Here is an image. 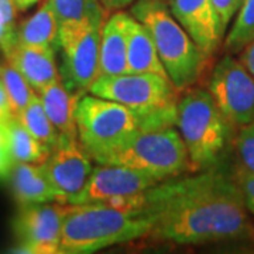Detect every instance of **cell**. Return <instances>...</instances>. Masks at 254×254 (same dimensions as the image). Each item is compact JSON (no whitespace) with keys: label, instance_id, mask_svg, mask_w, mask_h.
Returning <instances> with one entry per match:
<instances>
[{"label":"cell","instance_id":"cell-1","mask_svg":"<svg viewBox=\"0 0 254 254\" xmlns=\"http://www.w3.org/2000/svg\"><path fill=\"white\" fill-rule=\"evenodd\" d=\"M150 236L177 245H205L250 235L247 206L237 181L219 171L153 187Z\"/></svg>","mask_w":254,"mask_h":254},{"label":"cell","instance_id":"cell-2","mask_svg":"<svg viewBox=\"0 0 254 254\" xmlns=\"http://www.w3.org/2000/svg\"><path fill=\"white\" fill-rule=\"evenodd\" d=\"M155 219L105 203L69 205L64 219L60 253L89 254L150 236Z\"/></svg>","mask_w":254,"mask_h":254},{"label":"cell","instance_id":"cell-3","mask_svg":"<svg viewBox=\"0 0 254 254\" xmlns=\"http://www.w3.org/2000/svg\"><path fill=\"white\" fill-rule=\"evenodd\" d=\"M150 33L158 57L177 91H185L198 81L206 66V55L175 20L165 1L138 0L131 7Z\"/></svg>","mask_w":254,"mask_h":254},{"label":"cell","instance_id":"cell-4","mask_svg":"<svg viewBox=\"0 0 254 254\" xmlns=\"http://www.w3.org/2000/svg\"><path fill=\"white\" fill-rule=\"evenodd\" d=\"M175 125L187 147L192 170H205L218 163L226 148L232 125L209 91L188 89L177 103Z\"/></svg>","mask_w":254,"mask_h":254},{"label":"cell","instance_id":"cell-5","mask_svg":"<svg viewBox=\"0 0 254 254\" xmlns=\"http://www.w3.org/2000/svg\"><path fill=\"white\" fill-rule=\"evenodd\" d=\"M96 163L128 167L150 174L158 181L178 177L190 168L187 147L173 127L138 131L99 157Z\"/></svg>","mask_w":254,"mask_h":254},{"label":"cell","instance_id":"cell-6","mask_svg":"<svg viewBox=\"0 0 254 254\" xmlns=\"http://www.w3.org/2000/svg\"><path fill=\"white\" fill-rule=\"evenodd\" d=\"M78 140L95 161L141 131L133 109L95 95L82 96L75 112Z\"/></svg>","mask_w":254,"mask_h":254},{"label":"cell","instance_id":"cell-7","mask_svg":"<svg viewBox=\"0 0 254 254\" xmlns=\"http://www.w3.org/2000/svg\"><path fill=\"white\" fill-rule=\"evenodd\" d=\"M89 92L122 103L137 115L177 108V88L170 78L158 73L100 75L91 85Z\"/></svg>","mask_w":254,"mask_h":254},{"label":"cell","instance_id":"cell-8","mask_svg":"<svg viewBox=\"0 0 254 254\" xmlns=\"http://www.w3.org/2000/svg\"><path fill=\"white\" fill-rule=\"evenodd\" d=\"M99 26L75 24L58 30V44L63 50L61 78L68 89L78 93L89 91L100 75Z\"/></svg>","mask_w":254,"mask_h":254},{"label":"cell","instance_id":"cell-9","mask_svg":"<svg viewBox=\"0 0 254 254\" xmlns=\"http://www.w3.org/2000/svg\"><path fill=\"white\" fill-rule=\"evenodd\" d=\"M209 93L230 125L254 123V76L240 60L227 55L215 66Z\"/></svg>","mask_w":254,"mask_h":254},{"label":"cell","instance_id":"cell-10","mask_svg":"<svg viewBox=\"0 0 254 254\" xmlns=\"http://www.w3.org/2000/svg\"><path fill=\"white\" fill-rule=\"evenodd\" d=\"M69 205L58 200L20 205L14 233L20 250L33 254L60 253L64 219Z\"/></svg>","mask_w":254,"mask_h":254},{"label":"cell","instance_id":"cell-11","mask_svg":"<svg viewBox=\"0 0 254 254\" xmlns=\"http://www.w3.org/2000/svg\"><path fill=\"white\" fill-rule=\"evenodd\" d=\"M41 168L55 190L57 200L66 205L79 195L93 171L91 155L79 140L65 137L41 163Z\"/></svg>","mask_w":254,"mask_h":254},{"label":"cell","instance_id":"cell-12","mask_svg":"<svg viewBox=\"0 0 254 254\" xmlns=\"http://www.w3.org/2000/svg\"><path fill=\"white\" fill-rule=\"evenodd\" d=\"M150 174L123 165L100 164L93 168L89 180L71 205L106 203L112 199L128 196L158 184Z\"/></svg>","mask_w":254,"mask_h":254},{"label":"cell","instance_id":"cell-13","mask_svg":"<svg viewBox=\"0 0 254 254\" xmlns=\"http://www.w3.org/2000/svg\"><path fill=\"white\" fill-rule=\"evenodd\" d=\"M175 20L206 55H212L225 34V28L212 0H170Z\"/></svg>","mask_w":254,"mask_h":254},{"label":"cell","instance_id":"cell-14","mask_svg":"<svg viewBox=\"0 0 254 254\" xmlns=\"http://www.w3.org/2000/svg\"><path fill=\"white\" fill-rule=\"evenodd\" d=\"M6 58L37 92L43 91L50 83L61 78L55 64V50L53 47L16 44L6 54Z\"/></svg>","mask_w":254,"mask_h":254},{"label":"cell","instance_id":"cell-15","mask_svg":"<svg viewBox=\"0 0 254 254\" xmlns=\"http://www.w3.org/2000/svg\"><path fill=\"white\" fill-rule=\"evenodd\" d=\"M130 14L118 11L110 16L100 38V75L127 73V26ZM99 75V76H100Z\"/></svg>","mask_w":254,"mask_h":254},{"label":"cell","instance_id":"cell-16","mask_svg":"<svg viewBox=\"0 0 254 254\" xmlns=\"http://www.w3.org/2000/svg\"><path fill=\"white\" fill-rule=\"evenodd\" d=\"M38 96L43 102L48 118L61 133V136L65 138H78L75 112L82 93L68 89L63 78H60L40 91Z\"/></svg>","mask_w":254,"mask_h":254},{"label":"cell","instance_id":"cell-17","mask_svg":"<svg viewBox=\"0 0 254 254\" xmlns=\"http://www.w3.org/2000/svg\"><path fill=\"white\" fill-rule=\"evenodd\" d=\"M127 73L153 72L168 78L147 28L133 16L127 26Z\"/></svg>","mask_w":254,"mask_h":254},{"label":"cell","instance_id":"cell-18","mask_svg":"<svg viewBox=\"0 0 254 254\" xmlns=\"http://www.w3.org/2000/svg\"><path fill=\"white\" fill-rule=\"evenodd\" d=\"M13 193L20 205L36 202H53L57 200L41 164L14 163L10 173Z\"/></svg>","mask_w":254,"mask_h":254},{"label":"cell","instance_id":"cell-19","mask_svg":"<svg viewBox=\"0 0 254 254\" xmlns=\"http://www.w3.org/2000/svg\"><path fill=\"white\" fill-rule=\"evenodd\" d=\"M58 21L46 0L33 16L24 20L17 28V44L28 47H53L58 44Z\"/></svg>","mask_w":254,"mask_h":254},{"label":"cell","instance_id":"cell-20","mask_svg":"<svg viewBox=\"0 0 254 254\" xmlns=\"http://www.w3.org/2000/svg\"><path fill=\"white\" fill-rule=\"evenodd\" d=\"M58 26L89 24L103 27L108 20V10L99 0H48Z\"/></svg>","mask_w":254,"mask_h":254},{"label":"cell","instance_id":"cell-21","mask_svg":"<svg viewBox=\"0 0 254 254\" xmlns=\"http://www.w3.org/2000/svg\"><path fill=\"white\" fill-rule=\"evenodd\" d=\"M6 125L10 154L14 163L41 164L48 158L51 150L40 143L36 137L28 131L16 116L10 119Z\"/></svg>","mask_w":254,"mask_h":254},{"label":"cell","instance_id":"cell-22","mask_svg":"<svg viewBox=\"0 0 254 254\" xmlns=\"http://www.w3.org/2000/svg\"><path fill=\"white\" fill-rule=\"evenodd\" d=\"M14 116L40 143L48 147L51 151L61 143L63 136L57 130V127L53 125V122L50 120L43 106V102L37 93L33 96V99L27 106Z\"/></svg>","mask_w":254,"mask_h":254},{"label":"cell","instance_id":"cell-23","mask_svg":"<svg viewBox=\"0 0 254 254\" xmlns=\"http://www.w3.org/2000/svg\"><path fill=\"white\" fill-rule=\"evenodd\" d=\"M0 81L9 96L11 110L14 115L24 109L36 95L27 79L9 63L0 65Z\"/></svg>","mask_w":254,"mask_h":254},{"label":"cell","instance_id":"cell-24","mask_svg":"<svg viewBox=\"0 0 254 254\" xmlns=\"http://www.w3.org/2000/svg\"><path fill=\"white\" fill-rule=\"evenodd\" d=\"M254 41V0H245L226 37L225 46L232 53H240Z\"/></svg>","mask_w":254,"mask_h":254},{"label":"cell","instance_id":"cell-25","mask_svg":"<svg viewBox=\"0 0 254 254\" xmlns=\"http://www.w3.org/2000/svg\"><path fill=\"white\" fill-rule=\"evenodd\" d=\"M236 147L242 170L254 175V123L242 126L237 136Z\"/></svg>","mask_w":254,"mask_h":254},{"label":"cell","instance_id":"cell-26","mask_svg":"<svg viewBox=\"0 0 254 254\" xmlns=\"http://www.w3.org/2000/svg\"><path fill=\"white\" fill-rule=\"evenodd\" d=\"M13 165H14V160L10 154L6 125L0 123V180L10 177Z\"/></svg>","mask_w":254,"mask_h":254},{"label":"cell","instance_id":"cell-27","mask_svg":"<svg viewBox=\"0 0 254 254\" xmlns=\"http://www.w3.org/2000/svg\"><path fill=\"white\" fill-rule=\"evenodd\" d=\"M212 1L215 4V9L218 11L219 17H220L222 26L226 30L229 23L235 17V14L239 11L245 0H212Z\"/></svg>","mask_w":254,"mask_h":254},{"label":"cell","instance_id":"cell-28","mask_svg":"<svg viewBox=\"0 0 254 254\" xmlns=\"http://www.w3.org/2000/svg\"><path fill=\"white\" fill-rule=\"evenodd\" d=\"M236 181L240 187V190H242V193H243L247 210L252 215H254V175L247 173L245 170H240Z\"/></svg>","mask_w":254,"mask_h":254},{"label":"cell","instance_id":"cell-29","mask_svg":"<svg viewBox=\"0 0 254 254\" xmlns=\"http://www.w3.org/2000/svg\"><path fill=\"white\" fill-rule=\"evenodd\" d=\"M17 6L14 0H0V26L7 28L16 27Z\"/></svg>","mask_w":254,"mask_h":254},{"label":"cell","instance_id":"cell-30","mask_svg":"<svg viewBox=\"0 0 254 254\" xmlns=\"http://www.w3.org/2000/svg\"><path fill=\"white\" fill-rule=\"evenodd\" d=\"M13 116H14V113L11 110L9 96L6 93L3 83L0 81V123H7Z\"/></svg>","mask_w":254,"mask_h":254},{"label":"cell","instance_id":"cell-31","mask_svg":"<svg viewBox=\"0 0 254 254\" xmlns=\"http://www.w3.org/2000/svg\"><path fill=\"white\" fill-rule=\"evenodd\" d=\"M239 60L247 68V71L254 76V41L240 51Z\"/></svg>","mask_w":254,"mask_h":254},{"label":"cell","instance_id":"cell-32","mask_svg":"<svg viewBox=\"0 0 254 254\" xmlns=\"http://www.w3.org/2000/svg\"><path fill=\"white\" fill-rule=\"evenodd\" d=\"M99 1L108 11H118L130 6L134 0H99Z\"/></svg>","mask_w":254,"mask_h":254},{"label":"cell","instance_id":"cell-33","mask_svg":"<svg viewBox=\"0 0 254 254\" xmlns=\"http://www.w3.org/2000/svg\"><path fill=\"white\" fill-rule=\"evenodd\" d=\"M16 1V6L18 10H26L28 7H31L33 4H36L38 0H14Z\"/></svg>","mask_w":254,"mask_h":254},{"label":"cell","instance_id":"cell-34","mask_svg":"<svg viewBox=\"0 0 254 254\" xmlns=\"http://www.w3.org/2000/svg\"><path fill=\"white\" fill-rule=\"evenodd\" d=\"M151 1H165V3H167V1H170V0H151Z\"/></svg>","mask_w":254,"mask_h":254}]
</instances>
